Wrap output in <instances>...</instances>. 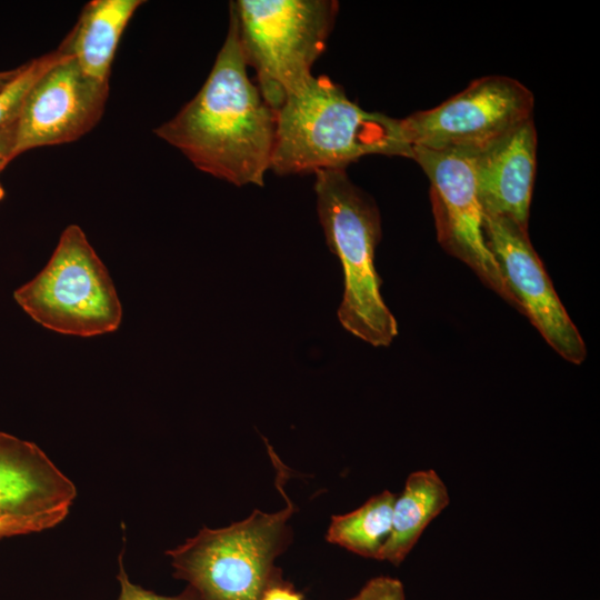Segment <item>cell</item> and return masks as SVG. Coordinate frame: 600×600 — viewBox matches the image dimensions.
<instances>
[{"mask_svg":"<svg viewBox=\"0 0 600 600\" xmlns=\"http://www.w3.org/2000/svg\"><path fill=\"white\" fill-rule=\"evenodd\" d=\"M4 194H6L2 184L0 183V201L3 199Z\"/></svg>","mask_w":600,"mask_h":600,"instance_id":"cell-23","label":"cell"},{"mask_svg":"<svg viewBox=\"0 0 600 600\" xmlns=\"http://www.w3.org/2000/svg\"><path fill=\"white\" fill-rule=\"evenodd\" d=\"M118 579L120 582V594L118 600H182L181 598L159 596L132 583L123 570L121 562Z\"/></svg>","mask_w":600,"mask_h":600,"instance_id":"cell-19","label":"cell"},{"mask_svg":"<svg viewBox=\"0 0 600 600\" xmlns=\"http://www.w3.org/2000/svg\"><path fill=\"white\" fill-rule=\"evenodd\" d=\"M537 131L530 119L476 156L484 213L506 217L528 230L536 176Z\"/></svg>","mask_w":600,"mask_h":600,"instance_id":"cell-12","label":"cell"},{"mask_svg":"<svg viewBox=\"0 0 600 600\" xmlns=\"http://www.w3.org/2000/svg\"><path fill=\"white\" fill-rule=\"evenodd\" d=\"M533 107L532 92L518 80L486 76L441 104L399 120L410 154L417 148L478 154L532 119Z\"/></svg>","mask_w":600,"mask_h":600,"instance_id":"cell-7","label":"cell"},{"mask_svg":"<svg viewBox=\"0 0 600 600\" xmlns=\"http://www.w3.org/2000/svg\"><path fill=\"white\" fill-rule=\"evenodd\" d=\"M314 174L319 220L343 270L339 321L371 346L388 347L398 334V323L383 301L382 281L374 267V252L381 239L379 210L350 181L346 170H321Z\"/></svg>","mask_w":600,"mask_h":600,"instance_id":"cell-3","label":"cell"},{"mask_svg":"<svg viewBox=\"0 0 600 600\" xmlns=\"http://www.w3.org/2000/svg\"><path fill=\"white\" fill-rule=\"evenodd\" d=\"M16 120L0 128V172L13 159Z\"/></svg>","mask_w":600,"mask_h":600,"instance_id":"cell-20","label":"cell"},{"mask_svg":"<svg viewBox=\"0 0 600 600\" xmlns=\"http://www.w3.org/2000/svg\"><path fill=\"white\" fill-rule=\"evenodd\" d=\"M338 2L238 0L230 3L243 60L257 73L264 101L278 110L309 78L323 52Z\"/></svg>","mask_w":600,"mask_h":600,"instance_id":"cell-5","label":"cell"},{"mask_svg":"<svg viewBox=\"0 0 600 600\" xmlns=\"http://www.w3.org/2000/svg\"><path fill=\"white\" fill-rule=\"evenodd\" d=\"M68 513L69 510H58L32 517L0 518V539L52 528L60 523Z\"/></svg>","mask_w":600,"mask_h":600,"instance_id":"cell-17","label":"cell"},{"mask_svg":"<svg viewBox=\"0 0 600 600\" xmlns=\"http://www.w3.org/2000/svg\"><path fill=\"white\" fill-rule=\"evenodd\" d=\"M13 298L37 323L62 334L100 336L122 320L108 270L77 224L62 231L46 267Z\"/></svg>","mask_w":600,"mask_h":600,"instance_id":"cell-6","label":"cell"},{"mask_svg":"<svg viewBox=\"0 0 600 600\" xmlns=\"http://www.w3.org/2000/svg\"><path fill=\"white\" fill-rule=\"evenodd\" d=\"M483 231L517 310L529 318L563 359L582 363L587 357L586 343L533 249L528 230L509 218L483 212Z\"/></svg>","mask_w":600,"mask_h":600,"instance_id":"cell-9","label":"cell"},{"mask_svg":"<svg viewBox=\"0 0 600 600\" xmlns=\"http://www.w3.org/2000/svg\"><path fill=\"white\" fill-rule=\"evenodd\" d=\"M16 69L0 72V89L13 77Z\"/></svg>","mask_w":600,"mask_h":600,"instance_id":"cell-22","label":"cell"},{"mask_svg":"<svg viewBox=\"0 0 600 600\" xmlns=\"http://www.w3.org/2000/svg\"><path fill=\"white\" fill-rule=\"evenodd\" d=\"M110 82L89 77L71 56L49 68L27 93L16 119L13 159L39 147L64 144L103 116Z\"/></svg>","mask_w":600,"mask_h":600,"instance_id":"cell-10","label":"cell"},{"mask_svg":"<svg viewBox=\"0 0 600 600\" xmlns=\"http://www.w3.org/2000/svg\"><path fill=\"white\" fill-rule=\"evenodd\" d=\"M397 496L389 490L371 497L358 509L333 516L327 540L364 558H379L391 531Z\"/></svg>","mask_w":600,"mask_h":600,"instance_id":"cell-15","label":"cell"},{"mask_svg":"<svg viewBox=\"0 0 600 600\" xmlns=\"http://www.w3.org/2000/svg\"><path fill=\"white\" fill-rule=\"evenodd\" d=\"M450 503L447 486L433 469L411 472L396 498L391 531L378 560L399 566L416 546L429 523Z\"/></svg>","mask_w":600,"mask_h":600,"instance_id":"cell-14","label":"cell"},{"mask_svg":"<svg viewBox=\"0 0 600 600\" xmlns=\"http://www.w3.org/2000/svg\"><path fill=\"white\" fill-rule=\"evenodd\" d=\"M369 154L410 157L400 120L361 109L326 76L309 78L277 110L270 170L279 176L346 170Z\"/></svg>","mask_w":600,"mask_h":600,"instance_id":"cell-2","label":"cell"},{"mask_svg":"<svg viewBox=\"0 0 600 600\" xmlns=\"http://www.w3.org/2000/svg\"><path fill=\"white\" fill-rule=\"evenodd\" d=\"M74 483L33 442L0 431V518L69 510Z\"/></svg>","mask_w":600,"mask_h":600,"instance_id":"cell-11","label":"cell"},{"mask_svg":"<svg viewBox=\"0 0 600 600\" xmlns=\"http://www.w3.org/2000/svg\"><path fill=\"white\" fill-rule=\"evenodd\" d=\"M261 600H302L301 596L293 592L289 587L276 583L267 589Z\"/></svg>","mask_w":600,"mask_h":600,"instance_id":"cell-21","label":"cell"},{"mask_svg":"<svg viewBox=\"0 0 600 600\" xmlns=\"http://www.w3.org/2000/svg\"><path fill=\"white\" fill-rule=\"evenodd\" d=\"M144 1L92 0L60 43L89 77L109 82L112 61L122 33Z\"/></svg>","mask_w":600,"mask_h":600,"instance_id":"cell-13","label":"cell"},{"mask_svg":"<svg viewBox=\"0 0 600 600\" xmlns=\"http://www.w3.org/2000/svg\"><path fill=\"white\" fill-rule=\"evenodd\" d=\"M277 110L248 77L230 12L224 42L198 93L154 129L199 170L236 186L262 187L270 170Z\"/></svg>","mask_w":600,"mask_h":600,"instance_id":"cell-1","label":"cell"},{"mask_svg":"<svg viewBox=\"0 0 600 600\" xmlns=\"http://www.w3.org/2000/svg\"><path fill=\"white\" fill-rule=\"evenodd\" d=\"M66 56L70 54L58 47L16 69L13 77L0 89V128L17 119L22 102L36 81Z\"/></svg>","mask_w":600,"mask_h":600,"instance_id":"cell-16","label":"cell"},{"mask_svg":"<svg viewBox=\"0 0 600 600\" xmlns=\"http://www.w3.org/2000/svg\"><path fill=\"white\" fill-rule=\"evenodd\" d=\"M476 156L466 152L412 149L430 181L437 238L441 247L471 268L480 280L517 309L483 231Z\"/></svg>","mask_w":600,"mask_h":600,"instance_id":"cell-8","label":"cell"},{"mask_svg":"<svg viewBox=\"0 0 600 600\" xmlns=\"http://www.w3.org/2000/svg\"><path fill=\"white\" fill-rule=\"evenodd\" d=\"M350 600H406L403 584L390 577L369 580Z\"/></svg>","mask_w":600,"mask_h":600,"instance_id":"cell-18","label":"cell"},{"mask_svg":"<svg viewBox=\"0 0 600 600\" xmlns=\"http://www.w3.org/2000/svg\"><path fill=\"white\" fill-rule=\"evenodd\" d=\"M267 448L287 507L274 513L254 510L226 528H203L167 551L176 576L187 580L201 600H261L278 583L273 562L288 542L287 521L294 506L283 489L288 469L268 443Z\"/></svg>","mask_w":600,"mask_h":600,"instance_id":"cell-4","label":"cell"}]
</instances>
